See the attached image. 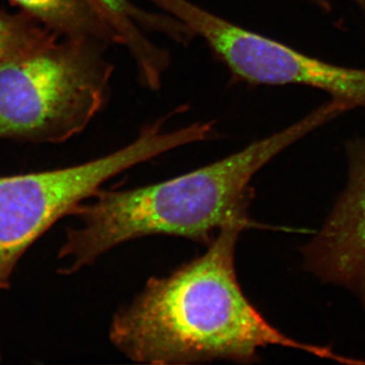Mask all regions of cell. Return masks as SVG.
<instances>
[{
	"label": "cell",
	"mask_w": 365,
	"mask_h": 365,
	"mask_svg": "<svg viewBox=\"0 0 365 365\" xmlns=\"http://www.w3.org/2000/svg\"><path fill=\"white\" fill-rule=\"evenodd\" d=\"M307 1L313 4L314 6L318 7V9L323 11L324 13H328V11L332 9L330 0H307ZM352 1L354 2L355 6H357L360 11H361L365 18V0H352Z\"/></svg>",
	"instance_id": "10"
},
{
	"label": "cell",
	"mask_w": 365,
	"mask_h": 365,
	"mask_svg": "<svg viewBox=\"0 0 365 365\" xmlns=\"http://www.w3.org/2000/svg\"><path fill=\"white\" fill-rule=\"evenodd\" d=\"M205 41L235 78L252 85L309 86L365 108V69L329 63L235 25L189 0H150Z\"/></svg>",
	"instance_id": "5"
},
{
	"label": "cell",
	"mask_w": 365,
	"mask_h": 365,
	"mask_svg": "<svg viewBox=\"0 0 365 365\" xmlns=\"http://www.w3.org/2000/svg\"><path fill=\"white\" fill-rule=\"evenodd\" d=\"M348 179L325 222L302 248L304 268L322 282L339 285L365 309V139L346 146Z\"/></svg>",
	"instance_id": "6"
},
{
	"label": "cell",
	"mask_w": 365,
	"mask_h": 365,
	"mask_svg": "<svg viewBox=\"0 0 365 365\" xmlns=\"http://www.w3.org/2000/svg\"><path fill=\"white\" fill-rule=\"evenodd\" d=\"M108 26L115 39L130 43L141 32L140 21L144 11L132 6L129 0H85Z\"/></svg>",
	"instance_id": "9"
},
{
	"label": "cell",
	"mask_w": 365,
	"mask_h": 365,
	"mask_svg": "<svg viewBox=\"0 0 365 365\" xmlns=\"http://www.w3.org/2000/svg\"><path fill=\"white\" fill-rule=\"evenodd\" d=\"M61 37L29 14L0 11V64L45 49Z\"/></svg>",
	"instance_id": "8"
},
{
	"label": "cell",
	"mask_w": 365,
	"mask_h": 365,
	"mask_svg": "<svg viewBox=\"0 0 365 365\" xmlns=\"http://www.w3.org/2000/svg\"><path fill=\"white\" fill-rule=\"evenodd\" d=\"M2 359V354H1V349H0V362H1Z\"/></svg>",
	"instance_id": "11"
},
{
	"label": "cell",
	"mask_w": 365,
	"mask_h": 365,
	"mask_svg": "<svg viewBox=\"0 0 365 365\" xmlns=\"http://www.w3.org/2000/svg\"><path fill=\"white\" fill-rule=\"evenodd\" d=\"M107 45L61 37L0 64V139L59 143L81 133L109 97Z\"/></svg>",
	"instance_id": "3"
},
{
	"label": "cell",
	"mask_w": 365,
	"mask_h": 365,
	"mask_svg": "<svg viewBox=\"0 0 365 365\" xmlns=\"http://www.w3.org/2000/svg\"><path fill=\"white\" fill-rule=\"evenodd\" d=\"M342 114V104L330 100L283 130L188 174L138 188L101 189L72 215L79 225L67 230L58 258L67 259L68 265L59 273L76 272L119 245L143 237H182L208 246L232 223L259 227L249 216L255 175Z\"/></svg>",
	"instance_id": "2"
},
{
	"label": "cell",
	"mask_w": 365,
	"mask_h": 365,
	"mask_svg": "<svg viewBox=\"0 0 365 365\" xmlns=\"http://www.w3.org/2000/svg\"><path fill=\"white\" fill-rule=\"evenodd\" d=\"M148 125L135 140L110 155L71 167L0 176V290L11 287L19 262L58 220L73 215L113 177L168 151L206 140L207 122L165 130Z\"/></svg>",
	"instance_id": "4"
},
{
	"label": "cell",
	"mask_w": 365,
	"mask_h": 365,
	"mask_svg": "<svg viewBox=\"0 0 365 365\" xmlns=\"http://www.w3.org/2000/svg\"><path fill=\"white\" fill-rule=\"evenodd\" d=\"M222 228L207 251L163 277H153L113 317L112 344L137 364L177 365L225 360L251 364L259 350L281 346L345 364H361L331 347L292 339L271 325L242 292L235 270L240 235Z\"/></svg>",
	"instance_id": "1"
},
{
	"label": "cell",
	"mask_w": 365,
	"mask_h": 365,
	"mask_svg": "<svg viewBox=\"0 0 365 365\" xmlns=\"http://www.w3.org/2000/svg\"><path fill=\"white\" fill-rule=\"evenodd\" d=\"M50 30L71 38L115 43L104 21L85 0H11Z\"/></svg>",
	"instance_id": "7"
}]
</instances>
